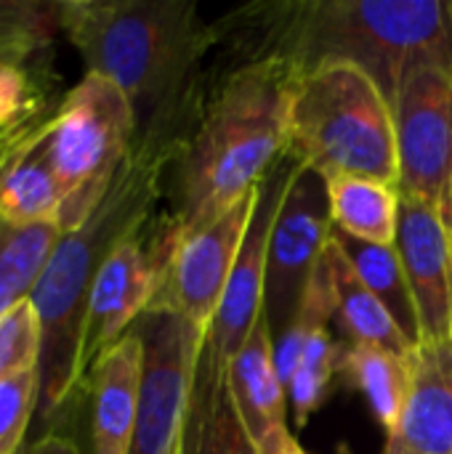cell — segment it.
Returning <instances> with one entry per match:
<instances>
[{"label":"cell","mask_w":452,"mask_h":454,"mask_svg":"<svg viewBox=\"0 0 452 454\" xmlns=\"http://www.w3.org/2000/svg\"><path fill=\"white\" fill-rule=\"evenodd\" d=\"M296 77L282 59H245L205 98L197 96L173 160V210L160 215L168 253L248 197L288 152Z\"/></svg>","instance_id":"cell-1"},{"label":"cell","mask_w":452,"mask_h":454,"mask_svg":"<svg viewBox=\"0 0 452 454\" xmlns=\"http://www.w3.org/2000/svg\"><path fill=\"white\" fill-rule=\"evenodd\" d=\"M59 21L88 72L112 80L136 112V138H184L197 67L218 29L192 0H64Z\"/></svg>","instance_id":"cell-2"},{"label":"cell","mask_w":452,"mask_h":454,"mask_svg":"<svg viewBox=\"0 0 452 454\" xmlns=\"http://www.w3.org/2000/svg\"><path fill=\"white\" fill-rule=\"evenodd\" d=\"M258 29L245 59H282L296 72L322 61L362 67L394 104L418 64L452 72V3L442 0H301L253 5Z\"/></svg>","instance_id":"cell-3"},{"label":"cell","mask_w":452,"mask_h":454,"mask_svg":"<svg viewBox=\"0 0 452 454\" xmlns=\"http://www.w3.org/2000/svg\"><path fill=\"white\" fill-rule=\"evenodd\" d=\"M178 144V138H136L107 197L80 229L61 234L29 293L43 325L37 407L43 420H51L80 386V333L93 279L115 245L155 218L163 176L173 165Z\"/></svg>","instance_id":"cell-4"},{"label":"cell","mask_w":452,"mask_h":454,"mask_svg":"<svg viewBox=\"0 0 452 454\" xmlns=\"http://www.w3.org/2000/svg\"><path fill=\"white\" fill-rule=\"evenodd\" d=\"M288 152L322 173L397 186V130L392 101L352 61H322L298 72L290 96Z\"/></svg>","instance_id":"cell-5"},{"label":"cell","mask_w":452,"mask_h":454,"mask_svg":"<svg viewBox=\"0 0 452 454\" xmlns=\"http://www.w3.org/2000/svg\"><path fill=\"white\" fill-rule=\"evenodd\" d=\"M133 144L136 112L128 96L112 80L85 72L43 125L45 157L64 197L61 234L91 218Z\"/></svg>","instance_id":"cell-6"},{"label":"cell","mask_w":452,"mask_h":454,"mask_svg":"<svg viewBox=\"0 0 452 454\" xmlns=\"http://www.w3.org/2000/svg\"><path fill=\"white\" fill-rule=\"evenodd\" d=\"M330 231L328 178L314 168L296 162L272 221L266 250L264 314L272 325L274 340L296 322L306 287L330 242Z\"/></svg>","instance_id":"cell-7"},{"label":"cell","mask_w":452,"mask_h":454,"mask_svg":"<svg viewBox=\"0 0 452 454\" xmlns=\"http://www.w3.org/2000/svg\"><path fill=\"white\" fill-rule=\"evenodd\" d=\"M133 330L144 359L131 454H176L205 333L165 309H147Z\"/></svg>","instance_id":"cell-8"},{"label":"cell","mask_w":452,"mask_h":454,"mask_svg":"<svg viewBox=\"0 0 452 454\" xmlns=\"http://www.w3.org/2000/svg\"><path fill=\"white\" fill-rule=\"evenodd\" d=\"M400 181L405 197L440 205L452 181V72L413 67L392 104Z\"/></svg>","instance_id":"cell-9"},{"label":"cell","mask_w":452,"mask_h":454,"mask_svg":"<svg viewBox=\"0 0 452 454\" xmlns=\"http://www.w3.org/2000/svg\"><path fill=\"white\" fill-rule=\"evenodd\" d=\"M258 186L234 207H229L218 221L170 245L149 309L173 311L208 335L234 261L240 255L242 239L248 234L258 202Z\"/></svg>","instance_id":"cell-10"},{"label":"cell","mask_w":452,"mask_h":454,"mask_svg":"<svg viewBox=\"0 0 452 454\" xmlns=\"http://www.w3.org/2000/svg\"><path fill=\"white\" fill-rule=\"evenodd\" d=\"M152 226L155 218L115 245L93 279L80 333V386H85L93 364L131 333L136 319L155 301L163 266L155 250Z\"/></svg>","instance_id":"cell-11"},{"label":"cell","mask_w":452,"mask_h":454,"mask_svg":"<svg viewBox=\"0 0 452 454\" xmlns=\"http://www.w3.org/2000/svg\"><path fill=\"white\" fill-rule=\"evenodd\" d=\"M296 162L298 160L290 152H285L258 186V202H256L248 234L242 239L224 298L218 303V311L202 343V348L210 354V359L218 367H226L232 362V356L242 348L258 317L264 314L269 231H272V221L280 210V202H282V194H285V186L290 181Z\"/></svg>","instance_id":"cell-12"},{"label":"cell","mask_w":452,"mask_h":454,"mask_svg":"<svg viewBox=\"0 0 452 454\" xmlns=\"http://www.w3.org/2000/svg\"><path fill=\"white\" fill-rule=\"evenodd\" d=\"M394 247L413 293L421 343L452 340V231L440 207L400 194Z\"/></svg>","instance_id":"cell-13"},{"label":"cell","mask_w":452,"mask_h":454,"mask_svg":"<svg viewBox=\"0 0 452 454\" xmlns=\"http://www.w3.org/2000/svg\"><path fill=\"white\" fill-rule=\"evenodd\" d=\"M384 454H452V340L410 354V391Z\"/></svg>","instance_id":"cell-14"},{"label":"cell","mask_w":452,"mask_h":454,"mask_svg":"<svg viewBox=\"0 0 452 454\" xmlns=\"http://www.w3.org/2000/svg\"><path fill=\"white\" fill-rule=\"evenodd\" d=\"M141 338L131 333L117 340L91 370V454H131L139 418Z\"/></svg>","instance_id":"cell-15"},{"label":"cell","mask_w":452,"mask_h":454,"mask_svg":"<svg viewBox=\"0 0 452 454\" xmlns=\"http://www.w3.org/2000/svg\"><path fill=\"white\" fill-rule=\"evenodd\" d=\"M226 383L234 407L256 444L285 426L288 391L280 383L274 362V333L266 314L258 317L248 340L226 364Z\"/></svg>","instance_id":"cell-16"},{"label":"cell","mask_w":452,"mask_h":454,"mask_svg":"<svg viewBox=\"0 0 452 454\" xmlns=\"http://www.w3.org/2000/svg\"><path fill=\"white\" fill-rule=\"evenodd\" d=\"M178 454H258L229 394L226 367H218L205 348L200 351Z\"/></svg>","instance_id":"cell-17"},{"label":"cell","mask_w":452,"mask_h":454,"mask_svg":"<svg viewBox=\"0 0 452 454\" xmlns=\"http://www.w3.org/2000/svg\"><path fill=\"white\" fill-rule=\"evenodd\" d=\"M43 125L19 138L0 160V221L11 226H59L61 218L64 197L45 157Z\"/></svg>","instance_id":"cell-18"},{"label":"cell","mask_w":452,"mask_h":454,"mask_svg":"<svg viewBox=\"0 0 452 454\" xmlns=\"http://www.w3.org/2000/svg\"><path fill=\"white\" fill-rule=\"evenodd\" d=\"M322 266L328 271L330 293H333V306H336V322L346 333L352 343H368V346H381L394 354H413L410 340L394 322V317L386 311V306L360 282L354 269L349 266L346 255L341 247L328 242L322 253Z\"/></svg>","instance_id":"cell-19"},{"label":"cell","mask_w":452,"mask_h":454,"mask_svg":"<svg viewBox=\"0 0 452 454\" xmlns=\"http://www.w3.org/2000/svg\"><path fill=\"white\" fill-rule=\"evenodd\" d=\"M330 237L346 255V261L354 269V274L360 277V282L386 306V311L394 317V322L400 325V330L405 333L410 346L418 348L421 346L418 314H416L413 293H410L397 247L365 242V239L349 237L338 229H333Z\"/></svg>","instance_id":"cell-20"},{"label":"cell","mask_w":452,"mask_h":454,"mask_svg":"<svg viewBox=\"0 0 452 454\" xmlns=\"http://www.w3.org/2000/svg\"><path fill=\"white\" fill-rule=\"evenodd\" d=\"M328 197L333 229L365 242L394 245L400 218L397 186L357 176H333L328 178Z\"/></svg>","instance_id":"cell-21"},{"label":"cell","mask_w":452,"mask_h":454,"mask_svg":"<svg viewBox=\"0 0 452 454\" xmlns=\"http://www.w3.org/2000/svg\"><path fill=\"white\" fill-rule=\"evenodd\" d=\"M341 370L368 396L376 418L386 431L400 423L410 391V354H394L381 346L352 343L344 351Z\"/></svg>","instance_id":"cell-22"},{"label":"cell","mask_w":452,"mask_h":454,"mask_svg":"<svg viewBox=\"0 0 452 454\" xmlns=\"http://www.w3.org/2000/svg\"><path fill=\"white\" fill-rule=\"evenodd\" d=\"M59 239L56 223L11 226L0 221V317L29 298Z\"/></svg>","instance_id":"cell-23"},{"label":"cell","mask_w":452,"mask_h":454,"mask_svg":"<svg viewBox=\"0 0 452 454\" xmlns=\"http://www.w3.org/2000/svg\"><path fill=\"white\" fill-rule=\"evenodd\" d=\"M341 359L344 346L333 338L330 327L314 330L288 383V399L296 415V426H306L309 418L320 410L336 370H341Z\"/></svg>","instance_id":"cell-24"},{"label":"cell","mask_w":452,"mask_h":454,"mask_svg":"<svg viewBox=\"0 0 452 454\" xmlns=\"http://www.w3.org/2000/svg\"><path fill=\"white\" fill-rule=\"evenodd\" d=\"M59 29V3L0 0V61L27 64Z\"/></svg>","instance_id":"cell-25"},{"label":"cell","mask_w":452,"mask_h":454,"mask_svg":"<svg viewBox=\"0 0 452 454\" xmlns=\"http://www.w3.org/2000/svg\"><path fill=\"white\" fill-rule=\"evenodd\" d=\"M43 325L32 298L19 301L0 317V380L40 367Z\"/></svg>","instance_id":"cell-26"},{"label":"cell","mask_w":452,"mask_h":454,"mask_svg":"<svg viewBox=\"0 0 452 454\" xmlns=\"http://www.w3.org/2000/svg\"><path fill=\"white\" fill-rule=\"evenodd\" d=\"M45 112L43 93L27 64L0 61V138H16L37 128Z\"/></svg>","instance_id":"cell-27"},{"label":"cell","mask_w":452,"mask_h":454,"mask_svg":"<svg viewBox=\"0 0 452 454\" xmlns=\"http://www.w3.org/2000/svg\"><path fill=\"white\" fill-rule=\"evenodd\" d=\"M40 407V367L0 380V454H21V442Z\"/></svg>","instance_id":"cell-28"},{"label":"cell","mask_w":452,"mask_h":454,"mask_svg":"<svg viewBox=\"0 0 452 454\" xmlns=\"http://www.w3.org/2000/svg\"><path fill=\"white\" fill-rule=\"evenodd\" d=\"M258 454H306L301 450V444L296 442V436L288 431V426L272 431L261 444H258Z\"/></svg>","instance_id":"cell-29"},{"label":"cell","mask_w":452,"mask_h":454,"mask_svg":"<svg viewBox=\"0 0 452 454\" xmlns=\"http://www.w3.org/2000/svg\"><path fill=\"white\" fill-rule=\"evenodd\" d=\"M24 454H83L77 450V444L56 431H48L45 436H40Z\"/></svg>","instance_id":"cell-30"},{"label":"cell","mask_w":452,"mask_h":454,"mask_svg":"<svg viewBox=\"0 0 452 454\" xmlns=\"http://www.w3.org/2000/svg\"><path fill=\"white\" fill-rule=\"evenodd\" d=\"M440 213H442V218H445V223H448V229L452 231V181L450 186L445 189V194H442V200H440Z\"/></svg>","instance_id":"cell-31"},{"label":"cell","mask_w":452,"mask_h":454,"mask_svg":"<svg viewBox=\"0 0 452 454\" xmlns=\"http://www.w3.org/2000/svg\"><path fill=\"white\" fill-rule=\"evenodd\" d=\"M40 125H43V122H40ZM32 130H35V128H32ZM24 136H27V133H24ZM24 136H21V138H24ZM16 141H19V138H16ZM16 141H13V144H16ZM13 144H8V146H3V149H0V160L5 157V152H8V149H11Z\"/></svg>","instance_id":"cell-32"},{"label":"cell","mask_w":452,"mask_h":454,"mask_svg":"<svg viewBox=\"0 0 452 454\" xmlns=\"http://www.w3.org/2000/svg\"><path fill=\"white\" fill-rule=\"evenodd\" d=\"M16 138H21V136H16ZM16 138H0V149H3V146H8V144H13Z\"/></svg>","instance_id":"cell-33"},{"label":"cell","mask_w":452,"mask_h":454,"mask_svg":"<svg viewBox=\"0 0 452 454\" xmlns=\"http://www.w3.org/2000/svg\"><path fill=\"white\" fill-rule=\"evenodd\" d=\"M176 454H178V452H176Z\"/></svg>","instance_id":"cell-34"},{"label":"cell","mask_w":452,"mask_h":454,"mask_svg":"<svg viewBox=\"0 0 452 454\" xmlns=\"http://www.w3.org/2000/svg\"><path fill=\"white\" fill-rule=\"evenodd\" d=\"M21 454H24V452H21Z\"/></svg>","instance_id":"cell-35"}]
</instances>
